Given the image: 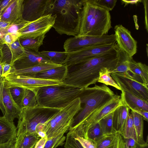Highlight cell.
<instances>
[{"label": "cell", "mask_w": 148, "mask_h": 148, "mask_svg": "<svg viewBox=\"0 0 148 148\" xmlns=\"http://www.w3.org/2000/svg\"><path fill=\"white\" fill-rule=\"evenodd\" d=\"M117 46L109 51L82 62L67 66L68 71L63 82L80 88L95 84L102 68L106 67L110 71L116 67L118 60Z\"/></svg>", "instance_id": "1"}, {"label": "cell", "mask_w": 148, "mask_h": 148, "mask_svg": "<svg viewBox=\"0 0 148 148\" xmlns=\"http://www.w3.org/2000/svg\"><path fill=\"white\" fill-rule=\"evenodd\" d=\"M83 0H52L48 14L56 15L53 26L59 34L78 36Z\"/></svg>", "instance_id": "2"}, {"label": "cell", "mask_w": 148, "mask_h": 148, "mask_svg": "<svg viewBox=\"0 0 148 148\" xmlns=\"http://www.w3.org/2000/svg\"><path fill=\"white\" fill-rule=\"evenodd\" d=\"M115 95L113 91L103 84L83 88L79 96L81 105L83 106L75 117L69 130L81 124L92 113L105 104Z\"/></svg>", "instance_id": "3"}, {"label": "cell", "mask_w": 148, "mask_h": 148, "mask_svg": "<svg viewBox=\"0 0 148 148\" xmlns=\"http://www.w3.org/2000/svg\"><path fill=\"white\" fill-rule=\"evenodd\" d=\"M83 89L64 84L43 87L34 92L38 106L61 109L79 97Z\"/></svg>", "instance_id": "4"}, {"label": "cell", "mask_w": 148, "mask_h": 148, "mask_svg": "<svg viewBox=\"0 0 148 148\" xmlns=\"http://www.w3.org/2000/svg\"><path fill=\"white\" fill-rule=\"evenodd\" d=\"M60 109L38 105L22 109L18 119L17 135L37 134L36 127L50 121Z\"/></svg>", "instance_id": "5"}, {"label": "cell", "mask_w": 148, "mask_h": 148, "mask_svg": "<svg viewBox=\"0 0 148 148\" xmlns=\"http://www.w3.org/2000/svg\"><path fill=\"white\" fill-rule=\"evenodd\" d=\"M82 108L78 97L60 109L51 120L45 123L42 131L46 132L47 139L67 131L75 117Z\"/></svg>", "instance_id": "6"}, {"label": "cell", "mask_w": 148, "mask_h": 148, "mask_svg": "<svg viewBox=\"0 0 148 148\" xmlns=\"http://www.w3.org/2000/svg\"><path fill=\"white\" fill-rule=\"evenodd\" d=\"M124 105L121 96L116 95L108 102L94 112L84 122L69 132L73 135L85 138L88 129L98 123L105 116L119 107Z\"/></svg>", "instance_id": "7"}, {"label": "cell", "mask_w": 148, "mask_h": 148, "mask_svg": "<svg viewBox=\"0 0 148 148\" xmlns=\"http://www.w3.org/2000/svg\"><path fill=\"white\" fill-rule=\"evenodd\" d=\"M116 43L114 34L101 36H77L67 39L64 43L63 48L65 52L69 53L89 46Z\"/></svg>", "instance_id": "8"}, {"label": "cell", "mask_w": 148, "mask_h": 148, "mask_svg": "<svg viewBox=\"0 0 148 148\" xmlns=\"http://www.w3.org/2000/svg\"><path fill=\"white\" fill-rule=\"evenodd\" d=\"M117 46L116 43L95 45L68 53L67 57L62 65L68 66L82 62L108 52Z\"/></svg>", "instance_id": "9"}, {"label": "cell", "mask_w": 148, "mask_h": 148, "mask_svg": "<svg viewBox=\"0 0 148 148\" xmlns=\"http://www.w3.org/2000/svg\"><path fill=\"white\" fill-rule=\"evenodd\" d=\"M9 88L18 86L34 92L37 89L44 86H57L64 83L60 81L22 75H9L5 77Z\"/></svg>", "instance_id": "10"}, {"label": "cell", "mask_w": 148, "mask_h": 148, "mask_svg": "<svg viewBox=\"0 0 148 148\" xmlns=\"http://www.w3.org/2000/svg\"><path fill=\"white\" fill-rule=\"evenodd\" d=\"M119 87H122L136 96L148 101V86L134 78L128 72L110 74Z\"/></svg>", "instance_id": "11"}, {"label": "cell", "mask_w": 148, "mask_h": 148, "mask_svg": "<svg viewBox=\"0 0 148 148\" xmlns=\"http://www.w3.org/2000/svg\"><path fill=\"white\" fill-rule=\"evenodd\" d=\"M56 17V15L50 14L31 22L18 32L21 35L20 38H35L46 34L53 27Z\"/></svg>", "instance_id": "12"}, {"label": "cell", "mask_w": 148, "mask_h": 148, "mask_svg": "<svg viewBox=\"0 0 148 148\" xmlns=\"http://www.w3.org/2000/svg\"><path fill=\"white\" fill-rule=\"evenodd\" d=\"M111 27V17L109 11L97 6L86 36H101L107 35Z\"/></svg>", "instance_id": "13"}, {"label": "cell", "mask_w": 148, "mask_h": 148, "mask_svg": "<svg viewBox=\"0 0 148 148\" xmlns=\"http://www.w3.org/2000/svg\"><path fill=\"white\" fill-rule=\"evenodd\" d=\"M52 2V0H24L23 18L32 22L48 15Z\"/></svg>", "instance_id": "14"}, {"label": "cell", "mask_w": 148, "mask_h": 148, "mask_svg": "<svg viewBox=\"0 0 148 148\" xmlns=\"http://www.w3.org/2000/svg\"><path fill=\"white\" fill-rule=\"evenodd\" d=\"M114 31L116 42L119 48L132 57L137 52V42L130 32L121 25H116Z\"/></svg>", "instance_id": "15"}, {"label": "cell", "mask_w": 148, "mask_h": 148, "mask_svg": "<svg viewBox=\"0 0 148 148\" xmlns=\"http://www.w3.org/2000/svg\"><path fill=\"white\" fill-rule=\"evenodd\" d=\"M25 50L24 54L13 63L12 66L15 69H25L41 64L54 63L40 54L39 51Z\"/></svg>", "instance_id": "16"}, {"label": "cell", "mask_w": 148, "mask_h": 148, "mask_svg": "<svg viewBox=\"0 0 148 148\" xmlns=\"http://www.w3.org/2000/svg\"><path fill=\"white\" fill-rule=\"evenodd\" d=\"M97 6L93 0H83L80 17L79 32L78 36H86L90 23L94 16Z\"/></svg>", "instance_id": "17"}, {"label": "cell", "mask_w": 148, "mask_h": 148, "mask_svg": "<svg viewBox=\"0 0 148 148\" xmlns=\"http://www.w3.org/2000/svg\"><path fill=\"white\" fill-rule=\"evenodd\" d=\"M3 102L5 114L3 116L7 119L13 121L15 119H18L22 109L12 99L5 79L3 88Z\"/></svg>", "instance_id": "18"}, {"label": "cell", "mask_w": 148, "mask_h": 148, "mask_svg": "<svg viewBox=\"0 0 148 148\" xmlns=\"http://www.w3.org/2000/svg\"><path fill=\"white\" fill-rule=\"evenodd\" d=\"M120 87L121 92V98L124 105L131 110L148 112V101L136 96L124 88Z\"/></svg>", "instance_id": "19"}, {"label": "cell", "mask_w": 148, "mask_h": 148, "mask_svg": "<svg viewBox=\"0 0 148 148\" xmlns=\"http://www.w3.org/2000/svg\"><path fill=\"white\" fill-rule=\"evenodd\" d=\"M24 0H12L2 12L0 19L11 24L23 19Z\"/></svg>", "instance_id": "20"}, {"label": "cell", "mask_w": 148, "mask_h": 148, "mask_svg": "<svg viewBox=\"0 0 148 148\" xmlns=\"http://www.w3.org/2000/svg\"><path fill=\"white\" fill-rule=\"evenodd\" d=\"M25 51V49L20 44L19 39L12 44L4 45L1 61L10 64L12 66L14 62L24 54Z\"/></svg>", "instance_id": "21"}, {"label": "cell", "mask_w": 148, "mask_h": 148, "mask_svg": "<svg viewBox=\"0 0 148 148\" xmlns=\"http://www.w3.org/2000/svg\"><path fill=\"white\" fill-rule=\"evenodd\" d=\"M17 128L13 121L0 116V144L16 139Z\"/></svg>", "instance_id": "22"}, {"label": "cell", "mask_w": 148, "mask_h": 148, "mask_svg": "<svg viewBox=\"0 0 148 148\" xmlns=\"http://www.w3.org/2000/svg\"><path fill=\"white\" fill-rule=\"evenodd\" d=\"M139 82L148 86V67L141 62H137L132 57L129 60V70L127 72Z\"/></svg>", "instance_id": "23"}, {"label": "cell", "mask_w": 148, "mask_h": 148, "mask_svg": "<svg viewBox=\"0 0 148 148\" xmlns=\"http://www.w3.org/2000/svg\"><path fill=\"white\" fill-rule=\"evenodd\" d=\"M67 71V66L62 64L59 66L38 73L35 75V77L63 82L66 76Z\"/></svg>", "instance_id": "24"}, {"label": "cell", "mask_w": 148, "mask_h": 148, "mask_svg": "<svg viewBox=\"0 0 148 148\" xmlns=\"http://www.w3.org/2000/svg\"><path fill=\"white\" fill-rule=\"evenodd\" d=\"M61 65L55 63L43 64L23 69L16 70L14 69L9 75L35 77V75L38 73Z\"/></svg>", "instance_id": "25"}, {"label": "cell", "mask_w": 148, "mask_h": 148, "mask_svg": "<svg viewBox=\"0 0 148 148\" xmlns=\"http://www.w3.org/2000/svg\"><path fill=\"white\" fill-rule=\"evenodd\" d=\"M130 109L123 105L116 108L114 111L113 116V127L116 132L121 134L127 115L130 113Z\"/></svg>", "instance_id": "26"}, {"label": "cell", "mask_w": 148, "mask_h": 148, "mask_svg": "<svg viewBox=\"0 0 148 148\" xmlns=\"http://www.w3.org/2000/svg\"><path fill=\"white\" fill-rule=\"evenodd\" d=\"M133 124L135 132L136 143L140 146L148 145L147 138L145 142L143 138V117L140 115L133 111H131Z\"/></svg>", "instance_id": "27"}, {"label": "cell", "mask_w": 148, "mask_h": 148, "mask_svg": "<svg viewBox=\"0 0 148 148\" xmlns=\"http://www.w3.org/2000/svg\"><path fill=\"white\" fill-rule=\"evenodd\" d=\"M40 139L37 134L17 135L14 148H32Z\"/></svg>", "instance_id": "28"}, {"label": "cell", "mask_w": 148, "mask_h": 148, "mask_svg": "<svg viewBox=\"0 0 148 148\" xmlns=\"http://www.w3.org/2000/svg\"><path fill=\"white\" fill-rule=\"evenodd\" d=\"M45 34L35 38H19L20 44L25 49L39 52L40 47L43 44V41Z\"/></svg>", "instance_id": "29"}, {"label": "cell", "mask_w": 148, "mask_h": 148, "mask_svg": "<svg viewBox=\"0 0 148 148\" xmlns=\"http://www.w3.org/2000/svg\"><path fill=\"white\" fill-rule=\"evenodd\" d=\"M118 60L115 68L110 71V74L114 73H123L129 70V60L131 58L125 52L119 48L117 52Z\"/></svg>", "instance_id": "30"}, {"label": "cell", "mask_w": 148, "mask_h": 148, "mask_svg": "<svg viewBox=\"0 0 148 148\" xmlns=\"http://www.w3.org/2000/svg\"><path fill=\"white\" fill-rule=\"evenodd\" d=\"M39 53L51 62L62 65L66 60L68 53L64 52L42 51Z\"/></svg>", "instance_id": "31"}, {"label": "cell", "mask_w": 148, "mask_h": 148, "mask_svg": "<svg viewBox=\"0 0 148 148\" xmlns=\"http://www.w3.org/2000/svg\"><path fill=\"white\" fill-rule=\"evenodd\" d=\"M114 112L110 113L99 122L103 133L106 135L113 134L117 133L113 127Z\"/></svg>", "instance_id": "32"}, {"label": "cell", "mask_w": 148, "mask_h": 148, "mask_svg": "<svg viewBox=\"0 0 148 148\" xmlns=\"http://www.w3.org/2000/svg\"><path fill=\"white\" fill-rule=\"evenodd\" d=\"M110 70L106 67L101 69L99 73V77L97 82L103 83L106 86H112L117 90H121V88L112 79L110 73Z\"/></svg>", "instance_id": "33"}, {"label": "cell", "mask_w": 148, "mask_h": 148, "mask_svg": "<svg viewBox=\"0 0 148 148\" xmlns=\"http://www.w3.org/2000/svg\"><path fill=\"white\" fill-rule=\"evenodd\" d=\"M35 94L33 91L24 88V92L22 100L20 106L21 109L31 108L37 106Z\"/></svg>", "instance_id": "34"}, {"label": "cell", "mask_w": 148, "mask_h": 148, "mask_svg": "<svg viewBox=\"0 0 148 148\" xmlns=\"http://www.w3.org/2000/svg\"><path fill=\"white\" fill-rule=\"evenodd\" d=\"M121 134L124 138H132L136 143V136L131 113H129L128 114Z\"/></svg>", "instance_id": "35"}, {"label": "cell", "mask_w": 148, "mask_h": 148, "mask_svg": "<svg viewBox=\"0 0 148 148\" xmlns=\"http://www.w3.org/2000/svg\"><path fill=\"white\" fill-rule=\"evenodd\" d=\"M105 136L103 133L98 122L88 129L85 138L91 140L97 143Z\"/></svg>", "instance_id": "36"}, {"label": "cell", "mask_w": 148, "mask_h": 148, "mask_svg": "<svg viewBox=\"0 0 148 148\" xmlns=\"http://www.w3.org/2000/svg\"><path fill=\"white\" fill-rule=\"evenodd\" d=\"M65 133H62L55 137L47 139L44 148H56L62 145L66 139V137L64 136Z\"/></svg>", "instance_id": "37"}, {"label": "cell", "mask_w": 148, "mask_h": 148, "mask_svg": "<svg viewBox=\"0 0 148 148\" xmlns=\"http://www.w3.org/2000/svg\"><path fill=\"white\" fill-rule=\"evenodd\" d=\"M116 133L113 134L106 135L96 143V148H113Z\"/></svg>", "instance_id": "38"}, {"label": "cell", "mask_w": 148, "mask_h": 148, "mask_svg": "<svg viewBox=\"0 0 148 148\" xmlns=\"http://www.w3.org/2000/svg\"><path fill=\"white\" fill-rule=\"evenodd\" d=\"M31 22L26 21L23 18L11 24L3 29L5 34L9 32H18Z\"/></svg>", "instance_id": "39"}, {"label": "cell", "mask_w": 148, "mask_h": 148, "mask_svg": "<svg viewBox=\"0 0 148 148\" xmlns=\"http://www.w3.org/2000/svg\"><path fill=\"white\" fill-rule=\"evenodd\" d=\"M9 88L12 99L20 107L23 95L24 88L18 86H12Z\"/></svg>", "instance_id": "40"}, {"label": "cell", "mask_w": 148, "mask_h": 148, "mask_svg": "<svg viewBox=\"0 0 148 148\" xmlns=\"http://www.w3.org/2000/svg\"><path fill=\"white\" fill-rule=\"evenodd\" d=\"M20 36L18 32L8 33L0 39V41L2 45H11L19 39Z\"/></svg>", "instance_id": "41"}, {"label": "cell", "mask_w": 148, "mask_h": 148, "mask_svg": "<svg viewBox=\"0 0 148 148\" xmlns=\"http://www.w3.org/2000/svg\"><path fill=\"white\" fill-rule=\"evenodd\" d=\"M66 139L64 148H84L79 141L69 132L67 134Z\"/></svg>", "instance_id": "42"}, {"label": "cell", "mask_w": 148, "mask_h": 148, "mask_svg": "<svg viewBox=\"0 0 148 148\" xmlns=\"http://www.w3.org/2000/svg\"><path fill=\"white\" fill-rule=\"evenodd\" d=\"M97 6L105 9L109 11L112 10L115 6L117 0H93Z\"/></svg>", "instance_id": "43"}, {"label": "cell", "mask_w": 148, "mask_h": 148, "mask_svg": "<svg viewBox=\"0 0 148 148\" xmlns=\"http://www.w3.org/2000/svg\"><path fill=\"white\" fill-rule=\"evenodd\" d=\"M71 134L75 139L79 141L84 148H96V143L92 140Z\"/></svg>", "instance_id": "44"}, {"label": "cell", "mask_w": 148, "mask_h": 148, "mask_svg": "<svg viewBox=\"0 0 148 148\" xmlns=\"http://www.w3.org/2000/svg\"><path fill=\"white\" fill-rule=\"evenodd\" d=\"M5 81L4 77L0 79V109L3 116L5 114V110L3 102V88Z\"/></svg>", "instance_id": "45"}, {"label": "cell", "mask_w": 148, "mask_h": 148, "mask_svg": "<svg viewBox=\"0 0 148 148\" xmlns=\"http://www.w3.org/2000/svg\"><path fill=\"white\" fill-rule=\"evenodd\" d=\"M123 148H136L138 145L135 141L132 138H123Z\"/></svg>", "instance_id": "46"}, {"label": "cell", "mask_w": 148, "mask_h": 148, "mask_svg": "<svg viewBox=\"0 0 148 148\" xmlns=\"http://www.w3.org/2000/svg\"><path fill=\"white\" fill-rule=\"evenodd\" d=\"M2 62V77H5L8 75L13 69L12 66L10 64L5 62Z\"/></svg>", "instance_id": "47"}, {"label": "cell", "mask_w": 148, "mask_h": 148, "mask_svg": "<svg viewBox=\"0 0 148 148\" xmlns=\"http://www.w3.org/2000/svg\"><path fill=\"white\" fill-rule=\"evenodd\" d=\"M123 138L120 134L117 132L113 148H123Z\"/></svg>", "instance_id": "48"}, {"label": "cell", "mask_w": 148, "mask_h": 148, "mask_svg": "<svg viewBox=\"0 0 148 148\" xmlns=\"http://www.w3.org/2000/svg\"><path fill=\"white\" fill-rule=\"evenodd\" d=\"M143 3L145 11V28L147 32L148 30V1L147 0H142Z\"/></svg>", "instance_id": "49"}, {"label": "cell", "mask_w": 148, "mask_h": 148, "mask_svg": "<svg viewBox=\"0 0 148 148\" xmlns=\"http://www.w3.org/2000/svg\"><path fill=\"white\" fill-rule=\"evenodd\" d=\"M47 140V137L40 138L35 144L34 148H44Z\"/></svg>", "instance_id": "50"}, {"label": "cell", "mask_w": 148, "mask_h": 148, "mask_svg": "<svg viewBox=\"0 0 148 148\" xmlns=\"http://www.w3.org/2000/svg\"><path fill=\"white\" fill-rule=\"evenodd\" d=\"M16 140H12L4 143L0 144V148H14Z\"/></svg>", "instance_id": "51"}, {"label": "cell", "mask_w": 148, "mask_h": 148, "mask_svg": "<svg viewBox=\"0 0 148 148\" xmlns=\"http://www.w3.org/2000/svg\"><path fill=\"white\" fill-rule=\"evenodd\" d=\"M12 0H4L0 1V6L2 12L8 6Z\"/></svg>", "instance_id": "52"}, {"label": "cell", "mask_w": 148, "mask_h": 148, "mask_svg": "<svg viewBox=\"0 0 148 148\" xmlns=\"http://www.w3.org/2000/svg\"><path fill=\"white\" fill-rule=\"evenodd\" d=\"M133 111L135 112L140 115L142 116L143 119L147 122L148 121V112L141 110H135Z\"/></svg>", "instance_id": "53"}, {"label": "cell", "mask_w": 148, "mask_h": 148, "mask_svg": "<svg viewBox=\"0 0 148 148\" xmlns=\"http://www.w3.org/2000/svg\"><path fill=\"white\" fill-rule=\"evenodd\" d=\"M121 2L123 4H124L125 6L128 4H136L138 3L142 2V0H122Z\"/></svg>", "instance_id": "54"}, {"label": "cell", "mask_w": 148, "mask_h": 148, "mask_svg": "<svg viewBox=\"0 0 148 148\" xmlns=\"http://www.w3.org/2000/svg\"><path fill=\"white\" fill-rule=\"evenodd\" d=\"M11 24L10 22L1 20L0 18V29L5 28Z\"/></svg>", "instance_id": "55"}, {"label": "cell", "mask_w": 148, "mask_h": 148, "mask_svg": "<svg viewBox=\"0 0 148 148\" xmlns=\"http://www.w3.org/2000/svg\"><path fill=\"white\" fill-rule=\"evenodd\" d=\"M37 134L40 138H43L47 137L46 132L42 131H39L37 132Z\"/></svg>", "instance_id": "56"}, {"label": "cell", "mask_w": 148, "mask_h": 148, "mask_svg": "<svg viewBox=\"0 0 148 148\" xmlns=\"http://www.w3.org/2000/svg\"><path fill=\"white\" fill-rule=\"evenodd\" d=\"M5 33L3 29H0V39L3 37L5 35Z\"/></svg>", "instance_id": "57"}, {"label": "cell", "mask_w": 148, "mask_h": 148, "mask_svg": "<svg viewBox=\"0 0 148 148\" xmlns=\"http://www.w3.org/2000/svg\"><path fill=\"white\" fill-rule=\"evenodd\" d=\"M2 62L1 60H0V79L1 78L2 75Z\"/></svg>", "instance_id": "58"}, {"label": "cell", "mask_w": 148, "mask_h": 148, "mask_svg": "<svg viewBox=\"0 0 148 148\" xmlns=\"http://www.w3.org/2000/svg\"><path fill=\"white\" fill-rule=\"evenodd\" d=\"M3 45H2L0 41V58L2 55V50Z\"/></svg>", "instance_id": "59"}, {"label": "cell", "mask_w": 148, "mask_h": 148, "mask_svg": "<svg viewBox=\"0 0 148 148\" xmlns=\"http://www.w3.org/2000/svg\"><path fill=\"white\" fill-rule=\"evenodd\" d=\"M136 148H148V145L143 147L140 146L138 145Z\"/></svg>", "instance_id": "60"}, {"label": "cell", "mask_w": 148, "mask_h": 148, "mask_svg": "<svg viewBox=\"0 0 148 148\" xmlns=\"http://www.w3.org/2000/svg\"><path fill=\"white\" fill-rule=\"evenodd\" d=\"M2 12V10H1L0 6V16Z\"/></svg>", "instance_id": "61"}, {"label": "cell", "mask_w": 148, "mask_h": 148, "mask_svg": "<svg viewBox=\"0 0 148 148\" xmlns=\"http://www.w3.org/2000/svg\"><path fill=\"white\" fill-rule=\"evenodd\" d=\"M146 49H147V55H148V50H147V49H148V45H147V47H146Z\"/></svg>", "instance_id": "62"}, {"label": "cell", "mask_w": 148, "mask_h": 148, "mask_svg": "<svg viewBox=\"0 0 148 148\" xmlns=\"http://www.w3.org/2000/svg\"><path fill=\"white\" fill-rule=\"evenodd\" d=\"M34 147H32V148H34Z\"/></svg>", "instance_id": "63"}]
</instances>
